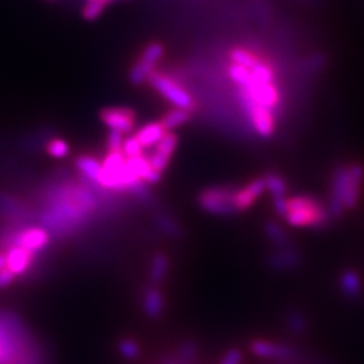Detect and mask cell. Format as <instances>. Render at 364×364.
Returning a JSON list of instances; mask_svg holds the SVG:
<instances>
[{"mask_svg": "<svg viewBox=\"0 0 364 364\" xmlns=\"http://www.w3.org/2000/svg\"><path fill=\"white\" fill-rule=\"evenodd\" d=\"M6 240L8 248L19 246V247L26 248L33 254H37L38 251L44 249L47 246L50 236L44 227H30L22 231L11 233L8 237H6Z\"/></svg>", "mask_w": 364, "mask_h": 364, "instance_id": "obj_6", "label": "cell"}, {"mask_svg": "<svg viewBox=\"0 0 364 364\" xmlns=\"http://www.w3.org/2000/svg\"><path fill=\"white\" fill-rule=\"evenodd\" d=\"M189 112L181 108H175L169 111L165 117L160 119V124L163 126L165 131H173L175 129L181 127L187 122H189Z\"/></svg>", "mask_w": 364, "mask_h": 364, "instance_id": "obj_22", "label": "cell"}, {"mask_svg": "<svg viewBox=\"0 0 364 364\" xmlns=\"http://www.w3.org/2000/svg\"><path fill=\"white\" fill-rule=\"evenodd\" d=\"M228 72H230V77H231L233 81L240 88H247L248 86L252 83L251 71L247 69V68H245V66L233 64V65L230 66Z\"/></svg>", "mask_w": 364, "mask_h": 364, "instance_id": "obj_27", "label": "cell"}, {"mask_svg": "<svg viewBox=\"0 0 364 364\" xmlns=\"http://www.w3.org/2000/svg\"><path fill=\"white\" fill-rule=\"evenodd\" d=\"M264 233L276 248L293 247L289 235L278 224L277 221L274 220L266 221Z\"/></svg>", "mask_w": 364, "mask_h": 364, "instance_id": "obj_20", "label": "cell"}, {"mask_svg": "<svg viewBox=\"0 0 364 364\" xmlns=\"http://www.w3.org/2000/svg\"><path fill=\"white\" fill-rule=\"evenodd\" d=\"M46 1H53V0H46Z\"/></svg>", "mask_w": 364, "mask_h": 364, "instance_id": "obj_37", "label": "cell"}, {"mask_svg": "<svg viewBox=\"0 0 364 364\" xmlns=\"http://www.w3.org/2000/svg\"><path fill=\"white\" fill-rule=\"evenodd\" d=\"M163 56V46L158 42H153V44L146 46L142 57L135 62V65L132 66L130 71V81L134 86H139L142 83L147 81L148 76L154 72L155 65L158 64V61Z\"/></svg>", "mask_w": 364, "mask_h": 364, "instance_id": "obj_5", "label": "cell"}, {"mask_svg": "<svg viewBox=\"0 0 364 364\" xmlns=\"http://www.w3.org/2000/svg\"><path fill=\"white\" fill-rule=\"evenodd\" d=\"M165 309V298L158 286H148L143 294V310L148 319H158Z\"/></svg>", "mask_w": 364, "mask_h": 364, "instance_id": "obj_16", "label": "cell"}, {"mask_svg": "<svg viewBox=\"0 0 364 364\" xmlns=\"http://www.w3.org/2000/svg\"><path fill=\"white\" fill-rule=\"evenodd\" d=\"M267 263L273 270L290 271L301 263V255L294 247L276 248L269 257Z\"/></svg>", "mask_w": 364, "mask_h": 364, "instance_id": "obj_14", "label": "cell"}, {"mask_svg": "<svg viewBox=\"0 0 364 364\" xmlns=\"http://www.w3.org/2000/svg\"><path fill=\"white\" fill-rule=\"evenodd\" d=\"M143 147L139 143V141L136 139L135 135H132L130 138L124 139L123 147H122V153L124 154L126 158H135V157H141L143 155Z\"/></svg>", "mask_w": 364, "mask_h": 364, "instance_id": "obj_32", "label": "cell"}, {"mask_svg": "<svg viewBox=\"0 0 364 364\" xmlns=\"http://www.w3.org/2000/svg\"><path fill=\"white\" fill-rule=\"evenodd\" d=\"M266 190V184L262 178H255L248 182L246 187L235 190L233 203L239 212H245L248 208L257 203V200L262 196Z\"/></svg>", "mask_w": 364, "mask_h": 364, "instance_id": "obj_12", "label": "cell"}, {"mask_svg": "<svg viewBox=\"0 0 364 364\" xmlns=\"http://www.w3.org/2000/svg\"><path fill=\"white\" fill-rule=\"evenodd\" d=\"M364 181V168L359 163L347 166V184H346V197L344 206L346 209H353L360 196V189Z\"/></svg>", "mask_w": 364, "mask_h": 364, "instance_id": "obj_13", "label": "cell"}, {"mask_svg": "<svg viewBox=\"0 0 364 364\" xmlns=\"http://www.w3.org/2000/svg\"><path fill=\"white\" fill-rule=\"evenodd\" d=\"M76 168L77 170L84 175V178L89 182L98 184V178L102 173V163L95 160L90 155H80L76 160Z\"/></svg>", "mask_w": 364, "mask_h": 364, "instance_id": "obj_19", "label": "cell"}, {"mask_svg": "<svg viewBox=\"0 0 364 364\" xmlns=\"http://www.w3.org/2000/svg\"><path fill=\"white\" fill-rule=\"evenodd\" d=\"M166 132L168 131H165L160 122H154V123H148L143 126L139 131L135 134V136L143 148H150V147L158 145V142L163 138V135Z\"/></svg>", "mask_w": 364, "mask_h": 364, "instance_id": "obj_18", "label": "cell"}, {"mask_svg": "<svg viewBox=\"0 0 364 364\" xmlns=\"http://www.w3.org/2000/svg\"><path fill=\"white\" fill-rule=\"evenodd\" d=\"M107 4L102 0H88L86 6L81 10V15L86 20H96L102 14Z\"/></svg>", "mask_w": 364, "mask_h": 364, "instance_id": "obj_29", "label": "cell"}, {"mask_svg": "<svg viewBox=\"0 0 364 364\" xmlns=\"http://www.w3.org/2000/svg\"><path fill=\"white\" fill-rule=\"evenodd\" d=\"M242 360H243L242 352L236 348H231L227 351L220 364H242Z\"/></svg>", "mask_w": 364, "mask_h": 364, "instance_id": "obj_35", "label": "cell"}, {"mask_svg": "<svg viewBox=\"0 0 364 364\" xmlns=\"http://www.w3.org/2000/svg\"><path fill=\"white\" fill-rule=\"evenodd\" d=\"M242 100L243 105L247 111L249 120L255 129L263 138H269L274 132V117L270 110L258 105L257 102H252L246 95L242 93Z\"/></svg>", "mask_w": 364, "mask_h": 364, "instance_id": "obj_9", "label": "cell"}, {"mask_svg": "<svg viewBox=\"0 0 364 364\" xmlns=\"http://www.w3.org/2000/svg\"><path fill=\"white\" fill-rule=\"evenodd\" d=\"M119 352L126 360H136L141 355L139 344L132 339H123L119 341Z\"/></svg>", "mask_w": 364, "mask_h": 364, "instance_id": "obj_28", "label": "cell"}, {"mask_svg": "<svg viewBox=\"0 0 364 364\" xmlns=\"http://www.w3.org/2000/svg\"><path fill=\"white\" fill-rule=\"evenodd\" d=\"M178 145V138L173 131H168L163 138L158 142V145L155 146V151L153 154V157L150 158L151 166L160 172L163 173L168 168V165L170 163V160L175 154V147Z\"/></svg>", "mask_w": 364, "mask_h": 364, "instance_id": "obj_10", "label": "cell"}, {"mask_svg": "<svg viewBox=\"0 0 364 364\" xmlns=\"http://www.w3.org/2000/svg\"><path fill=\"white\" fill-rule=\"evenodd\" d=\"M155 225L160 228L162 233L170 237H180L182 236V228L181 225L175 221V218H172L168 213H160L155 218Z\"/></svg>", "mask_w": 364, "mask_h": 364, "instance_id": "obj_24", "label": "cell"}, {"mask_svg": "<svg viewBox=\"0 0 364 364\" xmlns=\"http://www.w3.org/2000/svg\"><path fill=\"white\" fill-rule=\"evenodd\" d=\"M285 220L295 228L322 230L331 223L328 206L309 194H298L286 200Z\"/></svg>", "mask_w": 364, "mask_h": 364, "instance_id": "obj_2", "label": "cell"}, {"mask_svg": "<svg viewBox=\"0 0 364 364\" xmlns=\"http://www.w3.org/2000/svg\"><path fill=\"white\" fill-rule=\"evenodd\" d=\"M235 188L231 187H211L201 190L197 196V204L209 215L233 218L239 213L233 203Z\"/></svg>", "mask_w": 364, "mask_h": 364, "instance_id": "obj_3", "label": "cell"}, {"mask_svg": "<svg viewBox=\"0 0 364 364\" xmlns=\"http://www.w3.org/2000/svg\"><path fill=\"white\" fill-rule=\"evenodd\" d=\"M240 89H242V93L246 95L252 102L270 111L277 105L278 90L277 88L273 86V83L261 84L252 80V83L247 88H240Z\"/></svg>", "mask_w": 364, "mask_h": 364, "instance_id": "obj_11", "label": "cell"}, {"mask_svg": "<svg viewBox=\"0 0 364 364\" xmlns=\"http://www.w3.org/2000/svg\"><path fill=\"white\" fill-rule=\"evenodd\" d=\"M6 255H7L8 269L14 273L15 276H22L31 267L35 254L30 252L26 248L13 246L7 248Z\"/></svg>", "mask_w": 364, "mask_h": 364, "instance_id": "obj_15", "label": "cell"}, {"mask_svg": "<svg viewBox=\"0 0 364 364\" xmlns=\"http://www.w3.org/2000/svg\"><path fill=\"white\" fill-rule=\"evenodd\" d=\"M230 57L233 59V64L245 66V68H247L249 71L261 62L252 53H249V52L245 50V49H240V47L233 49L231 54H230Z\"/></svg>", "mask_w": 364, "mask_h": 364, "instance_id": "obj_26", "label": "cell"}, {"mask_svg": "<svg viewBox=\"0 0 364 364\" xmlns=\"http://www.w3.org/2000/svg\"><path fill=\"white\" fill-rule=\"evenodd\" d=\"M251 76L252 80L255 83H261V84H269L273 83V71L270 69L269 65H264L263 62H259L257 66H254L251 69Z\"/></svg>", "mask_w": 364, "mask_h": 364, "instance_id": "obj_33", "label": "cell"}, {"mask_svg": "<svg viewBox=\"0 0 364 364\" xmlns=\"http://www.w3.org/2000/svg\"><path fill=\"white\" fill-rule=\"evenodd\" d=\"M286 327L294 335H304L307 329V321L301 312L291 310L286 316Z\"/></svg>", "mask_w": 364, "mask_h": 364, "instance_id": "obj_25", "label": "cell"}, {"mask_svg": "<svg viewBox=\"0 0 364 364\" xmlns=\"http://www.w3.org/2000/svg\"><path fill=\"white\" fill-rule=\"evenodd\" d=\"M102 1H104V3H105V4H107V6H108V4H111V3H114V1H115V0H102Z\"/></svg>", "mask_w": 364, "mask_h": 364, "instance_id": "obj_36", "label": "cell"}, {"mask_svg": "<svg viewBox=\"0 0 364 364\" xmlns=\"http://www.w3.org/2000/svg\"><path fill=\"white\" fill-rule=\"evenodd\" d=\"M46 150L49 153V155H52L53 158H65L69 154V145L66 143V141L59 139V138H54L52 139L47 146Z\"/></svg>", "mask_w": 364, "mask_h": 364, "instance_id": "obj_31", "label": "cell"}, {"mask_svg": "<svg viewBox=\"0 0 364 364\" xmlns=\"http://www.w3.org/2000/svg\"><path fill=\"white\" fill-rule=\"evenodd\" d=\"M249 351L262 359L276 362H289L294 359L295 351L289 344L267 341V340H252L249 343Z\"/></svg>", "mask_w": 364, "mask_h": 364, "instance_id": "obj_8", "label": "cell"}, {"mask_svg": "<svg viewBox=\"0 0 364 364\" xmlns=\"http://www.w3.org/2000/svg\"><path fill=\"white\" fill-rule=\"evenodd\" d=\"M147 81L168 102H172L175 108H181V110H185L188 112L193 110L194 102H193V99L190 98L189 93L180 86H177L175 81L170 80L169 77H166L160 73L153 72L148 76Z\"/></svg>", "mask_w": 364, "mask_h": 364, "instance_id": "obj_4", "label": "cell"}, {"mask_svg": "<svg viewBox=\"0 0 364 364\" xmlns=\"http://www.w3.org/2000/svg\"><path fill=\"white\" fill-rule=\"evenodd\" d=\"M100 120L108 130L129 134L135 127L136 115L127 107H108L100 111Z\"/></svg>", "mask_w": 364, "mask_h": 364, "instance_id": "obj_7", "label": "cell"}, {"mask_svg": "<svg viewBox=\"0 0 364 364\" xmlns=\"http://www.w3.org/2000/svg\"><path fill=\"white\" fill-rule=\"evenodd\" d=\"M168 271H169V258L162 252L154 255V258L151 259L150 273H148L151 285L158 286L162 283L168 276Z\"/></svg>", "mask_w": 364, "mask_h": 364, "instance_id": "obj_21", "label": "cell"}, {"mask_svg": "<svg viewBox=\"0 0 364 364\" xmlns=\"http://www.w3.org/2000/svg\"><path fill=\"white\" fill-rule=\"evenodd\" d=\"M98 199L90 188L65 185L52 190L50 206L41 221L53 233H65L83 225L88 216L96 209Z\"/></svg>", "mask_w": 364, "mask_h": 364, "instance_id": "obj_1", "label": "cell"}, {"mask_svg": "<svg viewBox=\"0 0 364 364\" xmlns=\"http://www.w3.org/2000/svg\"><path fill=\"white\" fill-rule=\"evenodd\" d=\"M263 180H264V184H266V190L270 192V194L273 196V200L286 197L288 184L281 175H276V173H269V175L263 177Z\"/></svg>", "mask_w": 364, "mask_h": 364, "instance_id": "obj_23", "label": "cell"}, {"mask_svg": "<svg viewBox=\"0 0 364 364\" xmlns=\"http://www.w3.org/2000/svg\"><path fill=\"white\" fill-rule=\"evenodd\" d=\"M123 142H124V139H123L122 132L110 130V134H108V150L110 151H122Z\"/></svg>", "mask_w": 364, "mask_h": 364, "instance_id": "obj_34", "label": "cell"}, {"mask_svg": "<svg viewBox=\"0 0 364 364\" xmlns=\"http://www.w3.org/2000/svg\"><path fill=\"white\" fill-rule=\"evenodd\" d=\"M197 356V344L193 340H185L177 352V359L182 364H190Z\"/></svg>", "mask_w": 364, "mask_h": 364, "instance_id": "obj_30", "label": "cell"}, {"mask_svg": "<svg viewBox=\"0 0 364 364\" xmlns=\"http://www.w3.org/2000/svg\"><path fill=\"white\" fill-rule=\"evenodd\" d=\"M340 289L341 293L350 300L359 298L363 294L362 278L355 270H346L340 276Z\"/></svg>", "mask_w": 364, "mask_h": 364, "instance_id": "obj_17", "label": "cell"}]
</instances>
